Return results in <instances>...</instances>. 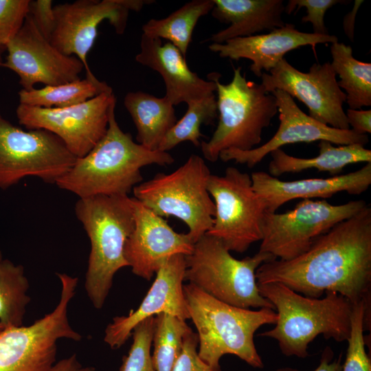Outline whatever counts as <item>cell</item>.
<instances>
[{"instance_id":"obj_1","label":"cell","mask_w":371,"mask_h":371,"mask_svg":"<svg viewBox=\"0 0 371 371\" xmlns=\"http://www.w3.org/2000/svg\"><path fill=\"white\" fill-rule=\"evenodd\" d=\"M256 278L257 284L280 283L309 297L334 291L352 304L370 302V206L335 225L299 256L262 263Z\"/></svg>"},{"instance_id":"obj_2","label":"cell","mask_w":371,"mask_h":371,"mask_svg":"<svg viewBox=\"0 0 371 371\" xmlns=\"http://www.w3.org/2000/svg\"><path fill=\"white\" fill-rule=\"evenodd\" d=\"M111 110L106 133L55 184L79 199L98 195L128 196L143 179L141 169L148 165L166 166L175 159L168 152L151 150L136 143L116 121Z\"/></svg>"},{"instance_id":"obj_3","label":"cell","mask_w":371,"mask_h":371,"mask_svg":"<svg viewBox=\"0 0 371 371\" xmlns=\"http://www.w3.org/2000/svg\"><path fill=\"white\" fill-rule=\"evenodd\" d=\"M257 284L278 315L276 326L259 335L276 339L283 355L307 357L309 344L319 335L338 342L349 337L352 303L343 295L326 291L324 297L313 298L280 283Z\"/></svg>"},{"instance_id":"obj_4","label":"cell","mask_w":371,"mask_h":371,"mask_svg":"<svg viewBox=\"0 0 371 371\" xmlns=\"http://www.w3.org/2000/svg\"><path fill=\"white\" fill-rule=\"evenodd\" d=\"M183 293L190 319L197 330L198 355L204 362L221 368V357L231 354L253 368L264 367L254 337L260 326L276 324L278 315L273 309L236 307L190 283L183 285Z\"/></svg>"},{"instance_id":"obj_5","label":"cell","mask_w":371,"mask_h":371,"mask_svg":"<svg viewBox=\"0 0 371 371\" xmlns=\"http://www.w3.org/2000/svg\"><path fill=\"white\" fill-rule=\"evenodd\" d=\"M74 210L91 245L85 289L93 306L100 309L115 274L128 267L124 251L134 227L132 198L98 195L79 199Z\"/></svg>"},{"instance_id":"obj_6","label":"cell","mask_w":371,"mask_h":371,"mask_svg":"<svg viewBox=\"0 0 371 371\" xmlns=\"http://www.w3.org/2000/svg\"><path fill=\"white\" fill-rule=\"evenodd\" d=\"M241 67L234 69L232 81L221 83L213 77L217 93L218 122L208 142L201 148L207 160L215 162L227 149L249 150L258 145L262 133L278 113L276 97L262 85L248 80Z\"/></svg>"},{"instance_id":"obj_7","label":"cell","mask_w":371,"mask_h":371,"mask_svg":"<svg viewBox=\"0 0 371 371\" xmlns=\"http://www.w3.org/2000/svg\"><path fill=\"white\" fill-rule=\"evenodd\" d=\"M274 259L269 254L258 251L238 260L219 239L205 234L194 244L191 254L185 256L184 281L236 307L274 310L273 305L260 294L256 278L257 269Z\"/></svg>"},{"instance_id":"obj_8","label":"cell","mask_w":371,"mask_h":371,"mask_svg":"<svg viewBox=\"0 0 371 371\" xmlns=\"http://www.w3.org/2000/svg\"><path fill=\"white\" fill-rule=\"evenodd\" d=\"M210 175L204 159L191 155L174 172L157 173L137 185L134 198L159 216L181 220L195 243L214 223L215 205L207 188Z\"/></svg>"},{"instance_id":"obj_9","label":"cell","mask_w":371,"mask_h":371,"mask_svg":"<svg viewBox=\"0 0 371 371\" xmlns=\"http://www.w3.org/2000/svg\"><path fill=\"white\" fill-rule=\"evenodd\" d=\"M57 276L61 293L55 308L30 326L5 328L0 334V371H49L56 363L59 339L81 340L67 316L78 278L60 273Z\"/></svg>"},{"instance_id":"obj_10","label":"cell","mask_w":371,"mask_h":371,"mask_svg":"<svg viewBox=\"0 0 371 371\" xmlns=\"http://www.w3.org/2000/svg\"><path fill=\"white\" fill-rule=\"evenodd\" d=\"M207 188L215 205L213 225L207 234L238 253L262 240L266 207L249 174L228 167L223 176L211 174Z\"/></svg>"},{"instance_id":"obj_11","label":"cell","mask_w":371,"mask_h":371,"mask_svg":"<svg viewBox=\"0 0 371 371\" xmlns=\"http://www.w3.org/2000/svg\"><path fill=\"white\" fill-rule=\"evenodd\" d=\"M364 200L332 205L325 200L302 199L284 213L266 212L260 252L289 260L306 252L321 235L361 210Z\"/></svg>"},{"instance_id":"obj_12","label":"cell","mask_w":371,"mask_h":371,"mask_svg":"<svg viewBox=\"0 0 371 371\" xmlns=\"http://www.w3.org/2000/svg\"><path fill=\"white\" fill-rule=\"evenodd\" d=\"M76 157L56 135L43 129L23 130L0 115V188L27 177L55 183Z\"/></svg>"},{"instance_id":"obj_13","label":"cell","mask_w":371,"mask_h":371,"mask_svg":"<svg viewBox=\"0 0 371 371\" xmlns=\"http://www.w3.org/2000/svg\"><path fill=\"white\" fill-rule=\"evenodd\" d=\"M145 0H77L54 7L55 26L49 42L66 56L82 63L86 77L96 78L87 63V54L98 36V27L108 20L118 34L126 29L130 11H139L153 3Z\"/></svg>"},{"instance_id":"obj_14","label":"cell","mask_w":371,"mask_h":371,"mask_svg":"<svg viewBox=\"0 0 371 371\" xmlns=\"http://www.w3.org/2000/svg\"><path fill=\"white\" fill-rule=\"evenodd\" d=\"M113 89L65 108H42L19 104V123L27 130L43 129L58 137L77 158L86 155L106 132L111 110L115 106Z\"/></svg>"},{"instance_id":"obj_15","label":"cell","mask_w":371,"mask_h":371,"mask_svg":"<svg viewBox=\"0 0 371 371\" xmlns=\"http://www.w3.org/2000/svg\"><path fill=\"white\" fill-rule=\"evenodd\" d=\"M330 63H314L302 72L283 58L269 73L263 72L261 84L268 93L279 89L296 98L315 120L341 130L350 129L343 104L346 96L340 89Z\"/></svg>"},{"instance_id":"obj_16","label":"cell","mask_w":371,"mask_h":371,"mask_svg":"<svg viewBox=\"0 0 371 371\" xmlns=\"http://www.w3.org/2000/svg\"><path fill=\"white\" fill-rule=\"evenodd\" d=\"M6 50L8 55L0 67L15 72L26 91L37 83L56 86L76 80L85 69L76 56L64 55L55 48L39 32L29 14Z\"/></svg>"},{"instance_id":"obj_17","label":"cell","mask_w":371,"mask_h":371,"mask_svg":"<svg viewBox=\"0 0 371 371\" xmlns=\"http://www.w3.org/2000/svg\"><path fill=\"white\" fill-rule=\"evenodd\" d=\"M276 98L279 126L276 133L265 144L249 150L227 149L222 151L223 161H234L252 168L267 155L282 146L299 142L327 141L335 145L367 144V135H359L352 130H341L325 125L302 111L287 93L276 89L272 91Z\"/></svg>"},{"instance_id":"obj_18","label":"cell","mask_w":371,"mask_h":371,"mask_svg":"<svg viewBox=\"0 0 371 371\" xmlns=\"http://www.w3.org/2000/svg\"><path fill=\"white\" fill-rule=\"evenodd\" d=\"M132 201L134 227L124 246V257L135 275L150 280L172 256L191 254L194 243L188 233L175 232L163 217L134 197Z\"/></svg>"},{"instance_id":"obj_19","label":"cell","mask_w":371,"mask_h":371,"mask_svg":"<svg viewBox=\"0 0 371 371\" xmlns=\"http://www.w3.org/2000/svg\"><path fill=\"white\" fill-rule=\"evenodd\" d=\"M185 271L184 255H174L166 260L155 273L154 282L139 307L126 316L113 317L107 325L104 341L113 349L119 348L139 323L160 313L190 319L183 293Z\"/></svg>"},{"instance_id":"obj_20","label":"cell","mask_w":371,"mask_h":371,"mask_svg":"<svg viewBox=\"0 0 371 371\" xmlns=\"http://www.w3.org/2000/svg\"><path fill=\"white\" fill-rule=\"evenodd\" d=\"M338 41L335 35H320L300 32L294 24L285 23L267 34L238 37L223 43H212L208 48L221 58L238 60H250V70L257 77H261L263 71L269 72L293 49L310 45L314 52L315 46L321 43H333Z\"/></svg>"},{"instance_id":"obj_21","label":"cell","mask_w":371,"mask_h":371,"mask_svg":"<svg viewBox=\"0 0 371 371\" xmlns=\"http://www.w3.org/2000/svg\"><path fill=\"white\" fill-rule=\"evenodd\" d=\"M250 176L254 191L265 202L266 212H276L284 203L295 199H326L341 192L354 195L366 192L371 185V162L355 172L329 178L284 181L262 171Z\"/></svg>"},{"instance_id":"obj_22","label":"cell","mask_w":371,"mask_h":371,"mask_svg":"<svg viewBox=\"0 0 371 371\" xmlns=\"http://www.w3.org/2000/svg\"><path fill=\"white\" fill-rule=\"evenodd\" d=\"M135 60L157 71L166 85V95L174 105L188 102L214 94V80H205L189 68L186 58L171 43H163L159 38L144 34L140 51Z\"/></svg>"},{"instance_id":"obj_23","label":"cell","mask_w":371,"mask_h":371,"mask_svg":"<svg viewBox=\"0 0 371 371\" xmlns=\"http://www.w3.org/2000/svg\"><path fill=\"white\" fill-rule=\"evenodd\" d=\"M212 16L229 24L212 35L213 43H223L238 38L252 36L263 30L271 31L284 25L282 0H214Z\"/></svg>"},{"instance_id":"obj_24","label":"cell","mask_w":371,"mask_h":371,"mask_svg":"<svg viewBox=\"0 0 371 371\" xmlns=\"http://www.w3.org/2000/svg\"><path fill=\"white\" fill-rule=\"evenodd\" d=\"M318 148V155L311 158L293 157L281 148L272 151L269 174L276 177L313 168L328 172L333 177L339 175L349 164L371 162V150L359 144L335 146L329 142L319 141Z\"/></svg>"},{"instance_id":"obj_25","label":"cell","mask_w":371,"mask_h":371,"mask_svg":"<svg viewBox=\"0 0 371 371\" xmlns=\"http://www.w3.org/2000/svg\"><path fill=\"white\" fill-rule=\"evenodd\" d=\"M124 104L137 129V143L158 150L164 137L177 121L175 106L166 96L158 98L141 91L128 92Z\"/></svg>"},{"instance_id":"obj_26","label":"cell","mask_w":371,"mask_h":371,"mask_svg":"<svg viewBox=\"0 0 371 371\" xmlns=\"http://www.w3.org/2000/svg\"><path fill=\"white\" fill-rule=\"evenodd\" d=\"M332 67L340 80L349 109H359L371 105V63L356 59L352 49L343 43L330 44Z\"/></svg>"},{"instance_id":"obj_27","label":"cell","mask_w":371,"mask_h":371,"mask_svg":"<svg viewBox=\"0 0 371 371\" xmlns=\"http://www.w3.org/2000/svg\"><path fill=\"white\" fill-rule=\"evenodd\" d=\"M214 6V0H192L167 17L150 19L142 26V34L168 40L186 58L198 21L211 12Z\"/></svg>"},{"instance_id":"obj_28","label":"cell","mask_w":371,"mask_h":371,"mask_svg":"<svg viewBox=\"0 0 371 371\" xmlns=\"http://www.w3.org/2000/svg\"><path fill=\"white\" fill-rule=\"evenodd\" d=\"M112 90L97 78L78 79L67 83L45 86L19 92V104L42 108H65L85 102L99 94Z\"/></svg>"},{"instance_id":"obj_29","label":"cell","mask_w":371,"mask_h":371,"mask_svg":"<svg viewBox=\"0 0 371 371\" xmlns=\"http://www.w3.org/2000/svg\"><path fill=\"white\" fill-rule=\"evenodd\" d=\"M24 267L8 259L0 260V322L5 327H19L31 298Z\"/></svg>"},{"instance_id":"obj_30","label":"cell","mask_w":371,"mask_h":371,"mask_svg":"<svg viewBox=\"0 0 371 371\" xmlns=\"http://www.w3.org/2000/svg\"><path fill=\"white\" fill-rule=\"evenodd\" d=\"M184 115L169 130L161 142L158 150L168 152L184 142L200 146L202 124H212L218 117L215 95L192 100L188 104Z\"/></svg>"},{"instance_id":"obj_31","label":"cell","mask_w":371,"mask_h":371,"mask_svg":"<svg viewBox=\"0 0 371 371\" xmlns=\"http://www.w3.org/2000/svg\"><path fill=\"white\" fill-rule=\"evenodd\" d=\"M152 361L155 371H172L183 347L186 335L191 331L186 320L168 313L155 316Z\"/></svg>"},{"instance_id":"obj_32","label":"cell","mask_w":371,"mask_h":371,"mask_svg":"<svg viewBox=\"0 0 371 371\" xmlns=\"http://www.w3.org/2000/svg\"><path fill=\"white\" fill-rule=\"evenodd\" d=\"M370 312V302L361 300L352 304L350 332L347 339L348 348L341 371H371V361L366 352L363 336Z\"/></svg>"},{"instance_id":"obj_33","label":"cell","mask_w":371,"mask_h":371,"mask_svg":"<svg viewBox=\"0 0 371 371\" xmlns=\"http://www.w3.org/2000/svg\"><path fill=\"white\" fill-rule=\"evenodd\" d=\"M155 316L139 323L133 330V344L124 356L120 371H155L150 353Z\"/></svg>"},{"instance_id":"obj_34","label":"cell","mask_w":371,"mask_h":371,"mask_svg":"<svg viewBox=\"0 0 371 371\" xmlns=\"http://www.w3.org/2000/svg\"><path fill=\"white\" fill-rule=\"evenodd\" d=\"M30 0H0V46L17 34L29 14Z\"/></svg>"},{"instance_id":"obj_35","label":"cell","mask_w":371,"mask_h":371,"mask_svg":"<svg viewBox=\"0 0 371 371\" xmlns=\"http://www.w3.org/2000/svg\"><path fill=\"white\" fill-rule=\"evenodd\" d=\"M346 2L340 0H290L285 6L284 12L290 14L294 10L305 8L306 14L301 19L302 23H311L313 32L316 34H329L325 25L324 16L326 11L337 3Z\"/></svg>"},{"instance_id":"obj_36","label":"cell","mask_w":371,"mask_h":371,"mask_svg":"<svg viewBox=\"0 0 371 371\" xmlns=\"http://www.w3.org/2000/svg\"><path fill=\"white\" fill-rule=\"evenodd\" d=\"M199 344L197 334L192 330L185 337L181 352L172 371H221L204 362L199 356L196 348Z\"/></svg>"},{"instance_id":"obj_37","label":"cell","mask_w":371,"mask_h":371,"mask_svg":"<svg viewBox=\"0 0 371 371\" xmlns=\"http://www.w3.org/2000/svg\"><path fill=\"white\" fill-rule=\"evenodd\" d=\"M52 0L30 1L29 14L39 32L49 41L55 26V15Z\"/></svg>"},{"instance_id":"obj_38","label":"cell","mask_w":371,"mask_h":371,"mask_svg":"<svg viewBox=\"0 0 371 371\" xmlns=\"http://www.w3.org/2000/svg\"><path fill=\"white\" fill-rule=\"evenodd\" d=\"M351 130L359 135L371 133V110L348 109L346 113Z\"/></svg>"},{"instance_id":"obj_39","label":"cell","mask_w":371,"mask_h":371,"mask_svg":"<svg viewBox=\"0 0 371 371\" xmlns=\"http://www.w3.org/2000/svg\"><path fill=\"white\" fill-rule=\"evenodd\" d=\"M333 356L331 348L328 346L326 347L322 352L319 364L314 371H341L343 365L341 363V354L337 359H333ZM276 371L299 370L290 367H284L277 369Z\"/></svg>"},{"instance_id":"obj_40","label":"cell","mask_w":371,"mask_h":371,"mask_svg":"<svg viewBox=\"0 0 371 371\" xmlns=\"http://www.w3.org/2000/svg\"><path fill=\"white\" fill-rule=\"evenodd\" d=\"M81 366L75 354L56 362L49 371H77Z\"/></svg>"},{"instance_id":"obj_41","label":"cell","mask_w":371,"mask_h":371,"mask_svg":"<svg viewBox=\"0 0 371 371\" xmlns=\"http://www.w3.org/2000/svg\"><path fill=\"white\" fill-rule=\"evenodd\" d=\"M363 1H355L353 10L348 13L344 19V29L346 36L351 40L354 39V26L357 12Z\"/></svg>"},{"instance_id":"obj_42","label":"cell","mask_w":371,"mask_h":371,"mask_svg":"<svg viewBox=\"0 0 371 371\" xmlns=\"http://www.w3.org/2000/svg\"><path fill=\"white\" fill-rule=\"evenodd\" d=\"M77 371H95L93 367H80Z\"/></svg>"},{"instance_id":"obj_43","label":"cell","mask_w":371,"mask_h":371,"mask_svg":"<svg viewBox=\"0 0 371 371\" xmlns=\"http://www.w3.org/2000/svg\"><path fill=\"white\" fill-rule=\"evenodd\" d=\"M5 50V47L0 46V62H1V55Z\"/></svg>"},{"instance_id":"obj_44","label":"cell","mask_w":371,"mask_h":371,"mask_svg":"<svg viewBox=\"0 0 371 371\" xmlns=\"http://www.w3.org/2000/svg\"><path fill=\"white\" fill-rule=\"evenodd\" d=\"M5 328V327L0 322V334L3 332V330Z\"/></svg>"},{"instance_id":"obj_45","label":"cell","mask_w":371,"mask_h":371,"mask_svg":"<svg viewBox=\"0 0 371 371\" xmlns=\"http://www.w3.org/2000/svg\"><path fill=\"white\" fill-rule=\"evenodd\" d=\"M2 259H3V256H2L1 251H0V260H1Z\"/></svg>"}]
</instances>
